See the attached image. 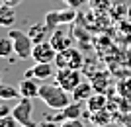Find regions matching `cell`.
Wrapping results in <instances>:
<instances>
[{
	"mask_svg": "<svg viewBox=\"0 0 131 127\" xmlns=\"http://www.w3.org/2000/svg\"><path fill=\"white\" fill-rule=\"evenodd\" d=\"M82 63H84V59H82L80 51L74 49V47H69V49L61 51L55 57V66L57 68H74V71H80Z\"/></svg>",
	"mask_w": 131,
	"mask_h": 127,
	"instance_id": "4",
	"label": "cell"
},
{
	"mask_svg": "<svg viewBox=\"0 0 131 127\" xmlns=\"http://www.w3.org/2000/svg\"><path fill=\"white\" fill-rule=\"evenodd\" d=\"M0 55H2V57L14 55V41H12L10 35H6V37L0 39Z\"/></svg>",
	"mask_w": 131,
	"mask_h": 127,
	"instance_id": "17",
	"label": "cell"
},
{
	"mask_svg": "<svg viewBox=\"0 0 131 127\" xmlns=\"http://www.w3.org/2000/svg\"><path fill=\"white\" fill-rule=\"evenodd\" d=\"M8 35L12 37L14 41V53L16 57H20L22 61H27V59H31V53H33V41L29 37V33L22 31V29H10Z\"/></svg>",
	"mask_w": 131,
	"mask_h": 127,
	"instance_id": "2",
	"label": "cell"
},
{
	"mask_svg": "<svg viewBox=\"0 0 131 127\" xmlns=\"http://www.w3.org/2000/svg\"><path fill=\"white\" fill-rule=\"evenodd\" d=\"M14 22H16V12L12 10V6L2 4V8H0V24H2L4 28H8V26H12Z\"/></svg>",
	"mask_w": 131,
	"mask_h": 127,
	"instance_id": "15",
	"label": "cell"
},
{
	"mask_svg": "<svg viewBox=\"0 0 131 127\" xmlns=\"http://www.w3.org/2000/svg\"><path fill=\"white\" fill-rule=\"evenodd\" d=\"M39 100L43 102L47 108L51 110H63L71 104V96L65 88H61L59 84H45L39 90Z\"/></svg>",
	"mask_w": 131,
	"mask_h": 127,
	"instance_id": "1",
	"label": "cell"
},
{
	"mask_svg": "<svg viewBox=\"0 0 131 127\" xmlns=\"http://www.w3.org/2000/svg\"><path fill=\"white\" fill-rule=\"evenodd\" d=\"M71 94H72V100H74V102H88V100L92 98V94H94V88H92V84H90V82L82 80Z\"/></svg>",
	"mask_w": 131,
	"mask_h": 127,
	"instance_id": "11",
	"label": "cell"
},
{
	"mask_svg": "<svg viewBox=\"0 0 131 127\" xmlns=\"http://www.w3.org/2000/svg\"><path fill=\"white\" fill-rule=\"evenodd\" d=\"M55 63H35L31 68L26 71V78H35V80H49L55 78L57 71H55Z\"/></svg>",
	"mask_w": 131,
	"mask_h": 127,
	"instance_id": "8",
	"label": "cell"
},
{
	"mask_svg": "<svg viewBox=\"0 0 131 127\" xmlns=\"http://www.w3.org/2000/svg\"><path fill=\"white\" fill-rule=\"evenodd\" d=\"M0 127H20V123H18V119L10 113V116L0 117Z\"/></svg>",
	"mask_w": 131,
	"mask_h": 127,
	"instance_id": "18",
	"label": "cell"
},
{
	"mask_svg": "<svg viewBox=\"0 0 131 127\" xmlns=\"http://www.w3.org/2000/svg\"><path fill=\"white\" fill-rule=\"evenodd\" d=\"M49 41H51V45H53L55 49H57V53H61V51H65V49H69V47H72V39L69 37L65 31H63V28H57L55 31H51Z\"/></svg>",
	"mask_w": 131,
	"mask_h": 127,
	"instance_id": "10",
	"label": "cell"
},
{
	"mask_svg": "<svg viewBox=\"0 0 131 127\" xmlns=\"http://www.w3.org/2000/svg\"><path fill=\"white\" fill-rule=\"evenodd\" d=\"M37 127H61V123H57V121H51V119H45V117H43V121L39 123Z\"/></svg>",
	"mask_w": 131,
	"mask_h": 127,
	"instance_id": "21",
	"label": "cell"
},
{
	"mask_svg": "<svg viewBox=\"0 0 131 127\" xmlns=\"http://www.w3.org/2000/svg\"><path fill=\"white\" fill-rule=\"evenodd\" d=\"M0 98L2 100H12V98H22V96H20L18 86H12V84L2 82L0 84Z\"/></svg>",
	"mask_w": 131,
	"mask_h": 127,
	"instance_id": "16",
	"label": "cell"
},
{
	"mask_svg": "<svg viewBox=\"0 0 131 127\" xmlns=\"http://www.w3.org/2000/svg\"><path fill=\"white\" fill-rule=\"evenodd\" d=\"M106 104H108V98H106L102 92H94L92 98L86 102V110L92 113V111H100V110H106Z\"/></svg>",
	"mask_w": 131,
	"mask_h": 127,
	"instance_id": "12",
	"label": "cell"
},
{
	"mask_svg": "<svg viewBox=\"0 0 131 127\" xmlns=\"http://www.w3.org/2000/svg\"><path fill=\"white\" fill-rule=\"evenodd\" d=\"M18 90H20V96L22 98H39V90L41 86L37 84L35 78H22L18 82Z\"/></svg>",
	"mask_w": 131,
	"mask_h": 127,
	"instance_id": "9",
	"label": "cell"
},
{
	"mask_svg": "<svg viewBox=\"0 0 131 127\" xmlns=\"http://www.w3.org/2000/svg\"><path fill=\"white\" fill-rule=\"evenodd\" d=\"M74 20H77V10L71 6L65 10H47V14H45V26L49 31H55L65 24H72Z\"/></svg>",
	"mask_w": 131,
	"mask_h": 127,
	"instance_id": "3",
	"label": "cell"
},
{
	"mask_svg": "<svg viewBox=\"0 0 131 127\" xmlns=\"http://www.w3.org/2000/svg\"><path fill=\"white\" fill-rule=\"evenodd\" d=\"M2 4L12 6V8H16V6H20V4H22V0H2Z\"/></svg>",
	"mask_w": 131,
	"mask_h": 127,
	"instance_id": "23",
	"label": "cell"
},
{
	"mask_svg": "<svg viewBox=\"0 0 131 127\" xmlns=\"http://www.w3.org/2000/svg\"><path fill=\"white\" fill-rule=\"evenodd\" d=\"M47 33H51L47 29L45 24H33L31 28H29V37H31L33 43H43L47 41Z\"/></svg>",
	"mask_w": 131,
	"mask_h": 127,
	"instance_id": "13",
	"label": "cell"
},
{
	"mask_svg": "<svg viewBox=\"0 0 131 127\" xmlns=\"http://www.w3.org/2000/svg\"><path fill=\"white\" fill-rule=\"evenodd\" d=\"M88 117H90V123L96 127H104L110 123V113L106 110H100V111H88Z\"/></svg>",
	"mask_w": 131,
	"mask_h": 127,
	"instance_id": "14",
	"label": "cell"
},
{
	"mask_svg": "<svg viewBox=\"0 0 131 127\" xmlns=\"http://www.w3.org/2000/svg\"><path fill=\"white\" fill-rule=\"evenodd\" d=\"M20 127H29V125H20Z\"/></svg>",
	"mask_w": 131,
	"mask_h": 127,
	"instance_id": "24",
	"label": "cell"
},
{
	"mask_svg": "<svg viewBox=\"0 0 131 127\" xmlns=\"http://www.w3.org/2000/svg\"><path fill=\"white\" fill-rule=\"evenodd\" d=\"M61 127H86L80 119H67V121L61 123Z\"/></svg>",
	"mask_w": 131,
	"mask_h": 127,
	"instance_id": "19",
	"label": "cell"
},
{
	"mask_svg": "<svg viewBox=\"0 0 131 127\" xmlns=\"http://www.w3.org/2000/svg\"><path fill=\"white\" fill-rule=\"evenodd\" d=\"M55 82L59 84L61 88H65L67 92H72L80 80V72L74 71V68H57V74H55Z\"/></svg>",
	"mask_w": 131,
	"mask_h": 127,
	"instance_id": "6",
	"label": "cell"
},
{
	"mask_svg": "<svg viewBox=\"0 0 131 127\" xmlns=\"http://www.w3.org/2000/svg\"><path fill=\"white\" fill-rule=\"evenodd\" d=\"M55 57H57V49H55L51 41H43V43H35L33 45V53L31 59L35 63H55Z\"/></svg>",
	"mask_w": 131,
	"mask_h": 127,
	"instance_id": "7",
	"label": "cell"
},
{
	"mask_svg": "<svg viewBox=\"0 0 131 127\" xmlns=\"http://www.w3.org/2000/svg\"><path fill=\"white\" fill-rule=\"evenodd\" d=\"M10 113H12V110H10V108H8L6 104H2V106H0V117H4V116H10Z\"/></svg>",
	"mask_w": 131,
	"mask_h": 127,
	"instance_id": "22",
	"label": "cell"
},
{
	"mask_svg": "<svg viewBox=\"0 0 131 127\" xmlns=\"http://www.w3.org/2000/svg\"><path fill=\"white\" fill-rule=\"evenodd\" d=\"M12 116L18 119L20 125H29V127H37L33 121V100L31 98H20L14 110H12Z\"/></svg>",
	"mask_w": 131,
	"mask_h": 127,
	"instance_id": "5",
	"label": "cell"
},
{
	"mask_svg": "<svg viewBox=\"0 0 131 127\" xmlns=\"http://www.w3.org/2000/svg\"><path fill=\"white\" fill-rule=\"evenodd\" d=\"M65 2H67V6H71V8H74V10L80 8L82 4H86V0H65Z\"/></svg>",
	"mask_w": 131,
	"mask_h": 127,
	"instance_id": "20",
	"label": "cell"
}]
</instances>
